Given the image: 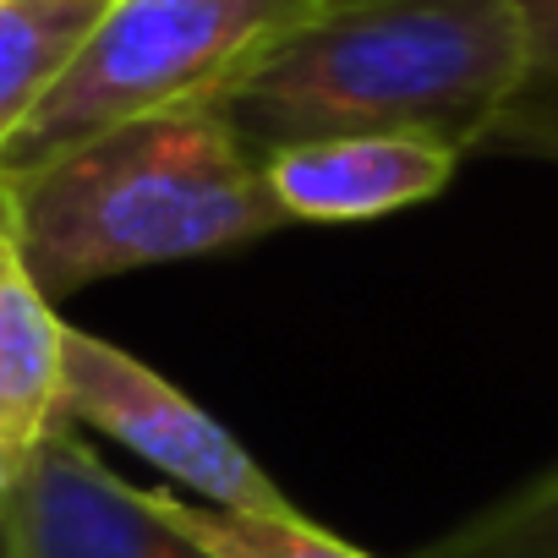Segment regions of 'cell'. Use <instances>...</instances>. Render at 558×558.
Wrapping results in <instances>:
<instances>
[{
    "label": "cell",
    "instance_id": "obj_1",
    "mask_svg": "<svg viewBox=\"0 0 558 558\" xmlns=\"http://www.w3.org/2000/svg\"><path fill=\"white\" fill-rule=\"evenodd\" d=\"M525 77L514 0H329L225 99L257 154L313 137H433L487 148Z\"/></svg>",
    "mask_w": 558,
    "mask_h": 558
},
{
    "label": "cell",
    "instance_id": "obj_2",
    "mask_svg": "<svg viewBox=\"0 0 558 558\" xmlns=\"http://www.w3.org/2000/svg\"><path fill=\"white\" fill-rule=\"evenodd\" d=\"M17 252L56 302L94 279L225 252L291 225L225 110L126 121L7 181Z\"/></svg>",
    "mask_w": 558,
    "mask_h": 558
},
{
    "label": "cell",
    "instance_id": "obj_3",
    "mask_svg": "<svg viewBox=\"0 0 558 558\" xmlns=\"http://www.w3.org/2000/svg\"><path fill=\"white\" fill-rule=\"evenodd\" d=\"M329 0H110L77 61L0 154V181L77 143L175 110H225L230 88Z\"/></svg>",
    "mask_w": 558,
    "mask_h": 558
},
{
    "label": "cell",
    "instance_id": "obj_4",
    "mask_svg": "<svg viewBox=\"0 0 558 558\" xmlns=\"http://www.w3.org/2000/svg\"><path fill=\"white\" fill-rule=\"evenodd\" d=\"M61 416L88 422L137 449L165 476L230 514H296V504L268 482V471L170 378L126 356L121 345L72 329L61 335Z\"/></svg>",
    "mask_w": 558,
    "mask_h": 558
},
{
    "label": "cell",
    "instance_id": "obj_5",
    "mask_svg": "<svg viewBox=\"0 0 558 558\" xmlns=\"http://www.w3.org/2000/svg\"><path fill=\"white\" fill-rule=\"evenodd\" d=\"M12 558H208L154 493L110 476L94 449L56 422L7 487Z\"/></svg>",
    "mask_w": 558,
    "mask_h": 558
},
{
    "label": "cell",
    "instance_id": "obj_6",
    "mask_svg": "<svg viewBox=\"0 0 558 558\" xmlns=\"http://www.w3.org/2000/svg\"><path fill=\"white\" fill-rule=\"evenodd\" d=\"M460 154L433 137H313L274 148L263 159V181L286 219L313 225H345V219H378L395 208H411L449 186Z\"/></svg>",
    "mask_w": 558,
    "mask_h": 558
},
{
    "label": "cell",
    "instance_id": "obj_7",
    "mask_svg": "<svg viewBox=\"0 0 558 558\" xmlns=\"http://www.w3.org/2000/svg\"><path fill=\"white\" fill-rule=\"evenodd\" d=\"M61 335L50 296L23 268L17 241L0 246V449L23 460L61 416Z\"/></svg>",
    "mask_w": 558,
    "mask_h": 558
},
{
    "label": "cell",
    "instance_id": "obj_8",
    "mask_svg": "<svg viewBox=\"0 0 558 558\" xmlns=\"http://www.w3.org/2000/svg\"><path fill=\"white\" fill-rule=\"evenodd\" d=\"M110 0H0V154L77 61Z\"/></svg>",
    "mask_w": 558,
    "mask_h": 558
},
{
    "label": "cell",
    "instance_id": "obj_9",
    "mask_svg": "<svg viewBox=\"0 0 558 558\" xmlns=\"http://www.w3.org/2000/svg\"><path fill=\"white\" fill-rule=\"evenodd\" d=\"M154 498L208 558H367L302 514H230V509L186 504L170 493H154Z\"/></svg>",
    "mask_w": 558,
    "mask_h": 558
},
{
    "label": "cell",
    "instance_id": "obj_10",
    "mask_svg": "<svg viewBox=\"0 0 558 558\" xmlns=\"http://www.w3.org/2000/svg\"><path fill=\"white\" fill-rule=\"evenodd\" d=\"M422 558H558V471L482 509Z\"/></svg>",
    "mask_w": 558,
    "mask_h": 558
},
{
    "label": "cell",
    "instance_id": "obj_11",
    "mask_svg": "<svg viewBox=\"0 0 558 558\" xmlns=\"http://www.w3.org/2000/svg\"><path fill=\"white\" fill-rule=\"evenodd\" d=\"M525 28V77L487 148H525L558 159V0H514Z\"/></svg>",
    "mask_w": 558,
    "mask_h": 558
},
{
    "label": "cell",
    "instance_id": "obj_12",
    "mask_svg": "<svg viewBox=\"0 0 558 558\" xmlns=\"http://www.w3.org/2000/svg\"><path fill=\"white\" fill-rule=\"evenodd\" d=\"M17 241V214H12V192L7 181H0V246H12Z\"/></svg>",
    "mask_w": 558,
    "mask_h": 558
},
{
    "label": "cell",
    "instance_id": "obj_13",
    "mask_svg": "<svg viewBox=\"0 0 558 558\" xmlns=\"http://www.w3.org/2000/svg\"><path fill=\"white\" fill-rule=\"evenodd\" d=\"M0 558H12V525H7V498H0Z\"/></svg>",
    "mask_w": 558,
    "mask_h": 558
},
{
    "label": "cell",
    "instance_id": "obj_14",
    "mask_svg": "<svg viewBox=\"0 0 558 558\" xmlns=\"http://www.w3.org/2000/svg\"><path fill=\"white\" fill-rule=\"evenodd\" d=\"M12 471H17V460L0 449V498H7V487H12Z\"/></svg>",
    "mask_w": 558,
    "mask_h": 558
}]
</instances>
